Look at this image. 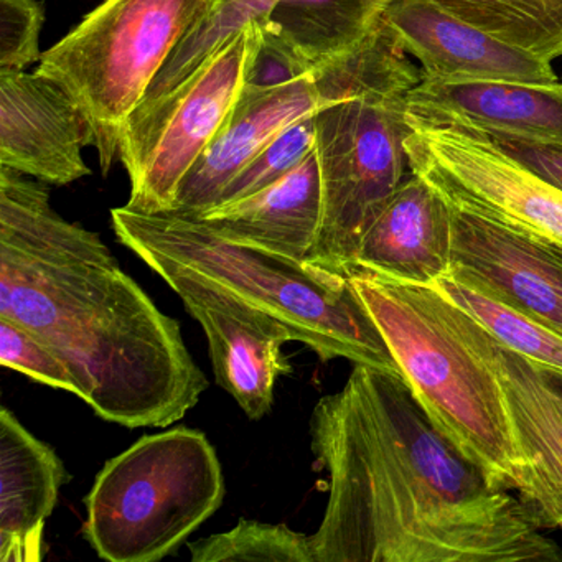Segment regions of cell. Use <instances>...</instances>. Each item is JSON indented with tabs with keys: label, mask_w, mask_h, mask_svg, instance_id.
<instances>
[{
	"label": "cell",
	"mask_w": 562,
	"mask_h": 562,
	"mask_svg": "<svg viewBox=\"0 0 562 562\" xmlns=\"http://www.w3.org/2000/svg\"><path fill=\"white\" fill-rule=\"evenodd\" d=\"M452 205L411 170L364 235L353 266L430 285L452 266Z\"/></svg>",
	"instance_id": "e0dca14e"
},
{
	"label": "cell",
	"mask_w": 562,
	"mask_h": 562,
	"mask_svg": "<svg viewBox=\"0 0 562 562\" xmlns=\"http://www.w3.org/2000/svg\"><path fill=\"white\" fill-rule=\"evenodd\" d=\"M193 562H314L311 536L288 525L241 519L226 532L189 542Z\"/></svg>",
	"instance_id": "cb8c5ba5"
},
{
	"label": "cell",
	"mask_w": 562,
	"mask_h": 562,
	"mask_svg": "<svg viewBox=\"0 0 562 562\" xmlns=\"http://www.w3.org/2000/svg\"><path fill=\"white\" fill-rule=\"evenodd\" d=\"M344 274L434 426L493 485L519 495L526 465L502 387L485 358L457 328L449 299L432 285L396 281L360 266H350Z\"/></svg>",
	"instance_id": "5b68a950"
},
{
	"label": "cell",
	"mask_w": 562,
	"mask_h": 562,
	"mask_svg": "<svg viewBox=\"0 0 562 562\" xmlns=\"http://www.w3.org/2000/svg\"><path fill=\"white\" fill-rule=\"evenodd\" d=\"M97 134L83 108L37 71H0V166L48 186L91 176L83 150Z\"/></svg>",
	"instance_id": "7c38bea8"
},
{
	"label": "cell",
	"mask_w": 562,
	"mask_h": 562,
	"mask_svg": "<svg viewBox=\"0 0 562 562\" xmlns=\"http://www.w3.org/2000/svg\"><path fill=\"white\" fill-rule=\"evenodd\" d=\"M450 14L552 64L562 57V0H436Z\"/></svg>",
	"instance_id": "44dd1931"
},
{
	"label": "cell",
	"mask_w": 562,
	"mask_h": 562,
	"mask_svg": "<svg viewBox=\"0 0 562 562\" xmlns=\"http://www.w3.org/2000/svg\"><path fill=\"white\" fill-rule=\"evenodd\" d=\"M0 364L37 383L80 396L77 380L54 348L18 322L4 317H0Z\"/></svg>",
	"instance_id": "484cf974"
},
{
	"label": "cell",
	"mask_w": 562,
	"mask_h": 562,
	"mask_svg": "<svg viewBox=\"0 0 562 562\" xmlns=\"http://www.w3.org/2000/svg\"><path fill=\"white\" fill-rule=\"evenodd\" d=\"M321 106L314 78L272 88H243L218 136L187 173L177 193L176 212L202 215L218 203L229 182L285 127Z\"/></svg>",
	"instance_id": "2e32d148"
},
{
	"label": "cell",
	"mask_w": 562,
	"mask_h": 562,
	"mask_svg": "<svg viewBox=\"0 0 562 562\" xmlns=\"http://www.w3.org/2000/svg\"><path fill=\"white\" fill-rule=\"evenodd\" d=\"M44 21L41 0H0V71H25L41 61Z\"/></svg>",
	"instance_id": "4316f807"
},
{
	"label": "cell",
	"mask_w": 562,
	"mask_h": 562,
	"mask_svg": "<svg viewBox=\"0 0 562 562\" xmlns=\"http://www.w3.org/2000/svg\"><path fill=\"white\" fill-rule=\"evenodd\" d=\"M68 470L54 447L0 407V562H41Z\"/></svg>",
	"instance_id": "ac0fdd59"
},
{
	"label": "cell",
	"mask_w": 562,
	"mask_h": 562,
	"mask_svg": "<svg viewBox=\"0 0 562 562\" xmlns=\"http://www.w3.org/2000/svg\"><path fill=\"white\" fill-rule=\"evenodd\" d=\"M225 493L222 463L202 430L150 434L98 473L85 496L83 536L110 562L160 561L218 512Z\"/></svg>",
	"instance_id": "8992f818"
},
{
	"label": "cell",
	"mask_w": 562,
	"mask_h": 562,
	"mask_svg": "<svg viewBox=\"0 0 562 562\" xmlns=\"http://www.w3.org/2000/svg\"><path fill=\"white\" fill-rule=\"evenodd\" d=\"M315 150L314 114L295 121L269 143L223 190L215 206L246 199L281 180ZM213 206V209H215Z\"/></svg>",
	"instance_id": "d4e9b609"
},
{
	"label": "cell",
	"mask_w": 562,
	"mask_h": 562,
	"mask_svg": "<svg viewBox=\"0 0 562 562\" xmlns=\"http://www.w3.org/2000/svg\"><path fill=\"white\" fill-rule=\"evenodd\" d=\"M322 206L321 166L314 150L272 186L195 216L229 238L307 261L321 228Z\"/></svg>",
	"instance_id": "d6986e66"
},
{
	"label": "cell",
	"mask_w": 562,
	"mask_h": 562,
	"mask_svg": "<svg viewBox=\"0 0 562 562\" xmlns=\"http://www.w3.org/2000/svg\"><path fill=\"white\" fill-rule=\"evenodd\" d=\"M312 78L321 101L314 121L324 206L307 262L344 274L411 173L406 98L420 70L383 21L357 48L315 68Z\"/></svg>",
	"instance_id": "3957f363"
},
{
	"label": "cell",
	"mask_w": 562,
	"mask_h": 562,
	"mask_svg": "<svg viewBox=\"0 0 562 562\" xmlns=\"http://www.w3.org/2000/svg\"><path fill=\"white\" fill-rule=\"evenodd\" d=\"M488 137L526 169L562 190V143L508 136Z\"/></svg>",
	"instance_id": "f1b7e54d"
},
{
	"label": "cell",
	"mask_w": 562,
	"mask_h": 562,
	"mask_svg": "<svg viewBox=\"0 0 562 562\" xmlns=\"http://www.w3.org/2000/svg\"><path fill=\"white\" fill-rule=\"evenodd\" d=\"M278 2L279 0H216L212 12L177 45L166 67L157 75L143 103L137 108L150 106L160 98L172 93L245 29L256 22L265 24Z\"/></svg>",
	"instance_id": "603a6c76"
},
{
	"label": "cell",
	"mask_w": 562,
	"mask_h": 562,
	"mask_svg": "<svg viewBox=\"0 0 562 562\" xmlns=\"http://www.w3.org/2000/svg\"><path fill=\"white\" fill-rule=\"evenodd\" d=\"M261 35L259 22L249 25L172 93L127 117L117 149L130 176L126 206L146 213L173 210L180 183L239 100Z\"/></svg>",
	"instance_id": "ba28073f"
},
{
	"label": "cell",
	"mask_w": 562,
	"mask_h": 562,
	"mask_svg": "<svg viewBox=\"0 0 562 562\" xmlns=\"http://www.w3.org/2000/svg\"><path fill=\"white\" fill-rule=\"evenodd\" d=\"M383 21L406 54L419 61L420 80L525 85L561 81L552 64L450 14L436 0H394Z\"/></svg>",
	"instance_id": "5bb4252c"
},
{
	"label": "cell",
	"mask_w": 562,
	"mask_h": 562,
	"mask_svg": "<svg viewBox=\"0 0 562 562\" xmlns=\"http://www.w3.org/2000/svg\"><path fill=\"white\" fill-rule=\"evenodd\" d=\"M216 0H104L45 52L37 74L60 85L83 108L108 176L127 117L143 103L177 45Z\"/></svg>",
	"instance_id": "52a82bcc"
},
{
	"label": "cell",
	"mask_w": 562,
	"mask_h": 562,
	"mask_svg": "<svg viewBox=\"0 0 562 562\" xmlns=\"http://www.w3.org/2000/svg\"><path fill=\"white\" fill-rule=\"evenodd\" d=\"M312 74V65L299 57L281 38L262 31L261 41L246 70L245 88L272 90L307 80Z\"/></svg>",
	"instance_id": "83f0119b"
},
{
	"label": "cell",
	"mask_w": 562,
	"mask_h": 562,
	"mask_svg": "<svg viewBox=\"0 0 562 562\" xmlns=\"http://www.w3.org/2000/svg\"><path fill=\"white\" fill-rule=\"evenodd\" d=\"M430 285L479 322L499 344L539 370L562 378V335L558 331L450 276H442Z\"/></svg>",
	"instance_id": "7402d4cb"
},
{
	"label": "cell",
	"mask_w": 562,
	"mask_h": 562,
	"mask_svg": "<svg viewBox=\"0 0 562 562\" xmlns=\"http://www.w3.org/2000/svg\"><path fill=\"white\" fill-rule=\"evenodd\" d=\"M394 0H279L262 31L288 44L312 68L357 48Z\"/></svg>",
	"instance_id": "ffe728a7"
},
{
	"label": "cell",
	"mask_w": 562,
	"mask_h": 562,
	"mask_svg": "<svg viewBox=\"0 0 562 562\" xmlns=\"http://www.w3.org/2000/svg\"><path fill=\"white\" fill-rule=\"evenodd\" d=\"M328 499L314 562H562L531 509L490 482L397 371L353 364L312 411Z\"/></svg>",
	"instance_id": "6da1fadb"
},
{
	"label": "cell",
	"mask_w": 562,
	"mask_h": 562,
	"mask_svg": "<svg viewBox=\"0 0 562 562\" xmlns=\"http://www.w3.org/2000/svg\"><path fill=\"white\" fill-rule=\"evenodd\" d=\"M446 276L562 335V249L453 209L452 266Z\"/></svg>",
	"instance_id": "8fae6325"
},
{
	"label": "cell",
	"mask_w": 562,
	"mask_h": 562,
	"mask_svg": "<svg viewBox=\"0 0 562 562\" xmlns=\"http://www.w3.org/2000/svg\"><path fill=\"white\" fill-rule=\"evenodd\" d=\"M116 238L154 272H186L281 321L322 363L397 371L396 361L350 279L307 261L229 238L190 213L111 210Z\"/></svg>",
	"instance_id": "277c9868"
},
{
	"label": "cell",
	"mask_w": 562,
	"mask_h": 562,
	"mask_svg": "<svg viewBox=\"0 0 562 562\" xmlns=\"http://www.w3.org/2000/svg\"><path fill=\"white\" fill-rule=\"evenodd\" d=\"M409 167L453 209L562 249V190L472 131L411 127Z\"/></svg>",
	"instance_id": "9c48e42d"
},
{
	"label": "cell",
	"mask_w": 562,
	"mask_h": 562,
	"mask_svg": "<svg viewBox=\"0 0 562 562\" xmlns=\"http://www.w3.org/2000/svg\"><path fill=\"white\" fill-rule=\"evenodd\" d=\"M0 317L54 348L108 423L169 427L209 387L180 324L100 235L55 212L41 180L0 166Z\"/></svg>",
	"instance_id": "7a4b0ae2"
},
{
	"label": "cell",
	"mask_w": 562,
	"mask_h": 562,
	"mask_svg": "<svg viewBox=\"0 0 562 562\" xmlns=\"http://www.w3.org/2000/svg\"><path fill=\"white\" fill-rule=\"evenodd\" d=\"M409 126L562 143V81L420 80L406 98Z\"/></svg>",
	"instance_id": "9a60e30c"
},
{
	"label": "cell",
	"mask_w": 562,
	"mask_h": 562,
	"mask_svg": "<svg viewBox=\"0 0 562 562\" xmlns=\"http://www.w3.org/2000/svg\"><path fill=\"white\" fill-rule=\"evenodd\" d=\"M450 314L460 334L495 371L526 465L525 488L518 496L536 521V515L562 493V378L499 344L453 302Z\"/></svg>",
	"instance_id": "4fadbf2b"
},
{
	"label": "cell",
	"mask_w": 562,
	"mask_h": 562,
	"mask_svg": "<svg viewBox=\"0 0 562 562\" xmlns=\"http://www.w3.org/2000/svg\"><path fill=\"white\" fill-rule=\"evenodd\" d=\"M202 325L215 381L251 420L268 416L276 381L292 373L282 353L292 331L261 308L186 272H157Z\"/></svg>",
	"instance_id": "30bf717a"
}]
</instances>
